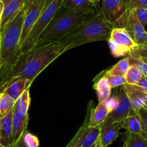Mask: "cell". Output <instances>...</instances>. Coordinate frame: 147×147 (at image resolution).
<instances>
[{"label": "cell", "mask_w": 147, "mask_h": 147, "mask_svg": "<svg viewBox=\"0 0 147 147\" xmlns=\"http://www.w3.org/2000/svg\"><path fill=\"white\" fill-rule=\"evenodd\" d=\"M108 78V83L112 88L120 87L126 84L125 78L122 76H105Z\"/></svg>", "instance_id": "cell-32"}, {"label": "cell", "mask_w": 147, "mask_h": 147, "mask_svg": "<svg viewBox=\"0 0 147 147\" xmlns=\"http://www.w3.org/2000/svg\"><path fill=\"white\" fill-rule=\"evenodd\" d=\"M112 28V24L104 19L100 11H96L80 25L56 42L68 47L69 50L92 42L108 41Z\"/></svg>", "instance_id": "cell-2"}, {"label": "cell", "mask_w": 147, "mask_h": 147, "mask_svg": "<svg viewBox=\"0 0 147 147\" xmlns=\"http://www.w3.org/2000/svg\"><path fill=\"white\" fill-rule=\"evenodd\" d=\"M110 113L105 106V102L99 103L95 109H92L89 118V127H97L106 121Z\"/></svg>", "instance_id": "cell-17"}, {"label": "cell", "mask_w": 147, "mask_h": 147, "mask_svg": "<svg viewBox=\"0 0 147 147\" xmlns=\"http://www.w3.org/2000/svg\"><path fill=\"white\" fill-rule=\"evenodd\" d=\"M1 1H2V2H3V3H4V2H5V1H8V0H1Z\"/></svg>", "instance_id": "cell-42"}, {"label": "cell", "mask_w": 147, "mask_h": 147, "mask_svg": "<svg viewBox=\"0 0 147 147\" xmlns=\"http://www.w3.org/2000/svg\"><path fill=\"white\" fill-rule=\"evenodd\" d=\"M46 1V0H27L26 1V10L20 42V48L37 22Z\"/></svg>", "instance_id": "cell-9"}, {"label": "cell", "mask_w": 147, "mask_h": 147, "mask_svg": "<svg viewBox=\"0 0 147 147\" xmlns=\"http://www.w3.org/2000/svg\"><path fill=\"white\" fill-rule=\"evenodd\" d=\"M123 128L122 122H104L100 126L99 141L103 147H108L116 140Z\"/></svg>", "instance_id": "cell-12"}, {"label": "cell", "mask_w": 147, "mask_h": 147, "mask_svg": "<svg viewBox=\"0 0 147 147\" xmlns=\"http://www.w3.org/2000/svg\"><path fill=\"white\" fill-rule=\"evenodd\" d=\"M92 102L88 104L87 111L84 123L73 139L66 147H91L96 144L100 134V126L89 127V118L92 111Z\"/></svg>", "instance_id": "cell-7"}, {"label": "cell", "mask_w": 147, "mask_h": 147, "mask_svg": "<svg viewBox=\"0 0 147 147\" xmlns=\"http://www.w3.org/2000/svg\"><path fill=\"white\" fill-rule=\"evenodd\" d=\"M63 0H46L37 22L20 48V53H25L35 46L39 37L61 9Z\"/></svg>", "instance_id": "cell-5"}, {"label": "cell", "mask_w": 147, "mask_h": 147, "mask_svg": "<svg viewBox=\"0 0 147 147\" xmlns=\"http://www.w3.org/2000/svg\"><path fill=\"white\" fill-rule=\"evenodd\" d=\"M141 60H143L144 62H145V63H147V59H141Z\"/></svg>", "instance_id": "cell-41"}, {"label": "cell", "mask_w": 147, "mask_h": 147, "mask_svg": "<svg viewBox=\"0 0 147 147\" xmlns=\"http://www.w3.org/2000/svg\"><path fill=\"white\" fill-rule=\"evenodd\" d=\"M105 103L109 113H112V111H114L118 108V105L120 103L119 95L115 93V94L113 95V96H110L109 98L105 100Z\"/></svg>", "instance_id": "cell-29"}, {"label": "cell", "mask_w": 147, "mask_h": 147, "mask_svg": "<svg viewBox=\"0 0 147 147\" xmlns=\"http://www.w3.org/2000/svg\"><path fill=\"white\" fill-rule=\"evenodd\" d=\"M143 77L144 76L141 74V72L135 66H130L128 72L125 76L126 84L137 85Z\"/></svg>", "instance_id": "cell-26"}, {"label": "cell", "mask_w": 147, "mask_h": 147, "mask_svg": "<svg viewBox=\"0 0 147 147\" xmlns=\"http://www.w3.org/2000/svg\"><path fill=\"white\" fill-rule=\"evenodd\" d=\"M16 101L7 93H0V119L8 115L14 110Z\"/></svg>", "instance_id": "cell-23"}, {"label": "cell", "mask_w": 147, "mask_h": 147, "mask_svg": "<svg viewBox=\"0 0 147 147\" xmlns=\"http://www.w3.org/2000/svg\"><path fill=\"white\" fill-rule=\"evenodd\" d=\"M122 147H147V139L142 134L127 132Z\"/></svg>", "instance_id": "cell-24"}, {"label": "cell", "mask_w": 147, "mask_h": 147, "mask_svg": "<svg viewBox=\"0 0 147 147\" xmlns=\"http://www.w3.org/2000/svg\"><path fill=\"white\" fill-rule=\"evenodd\" d=\"M28 119V114L23 115L16 111L14 109L13 110L12 137L11 145L17 143L24 134V132L27 131Z\"/></svg>", "instance_id": "cell-15"}, {"label": "cell", "mask_w": 147, "mask_h": 147, "mask_svg": "<svg viewBox=\"0 0 147 147\" xmlns=\"http://www.w3.org/2000/svg\"><path fill=\"white\" fill-rule=\"evenodd\" d=\"M100 12L105 20L114 24L124 15L127 11L123 0H102Z\"/></svg>", "instance_id": "cell-10"}, {"label": "cell", "mask_w": 147, "mask_h": 147, "mask_svg": "<svg viewBox=\"0 0 147 147\" xmlns=\"http://www.w3.org/2000/svg\"><path fill=\"white\" fill-rule=\"evenodd\" d=\"M110 53L114 57H120L129 55L138 46L124 28L113 27L108 40Z\"/></svg>", "instance_id": "cell-6"}, {"label": "cell", "mask_w": 147, "mask_h": 147, "mask_svg": "<svg viewBox=\"0 0 147 147\" xmlns=\"http://www.w3.org/2000/svg\"><path fill=\"white\" fill-rule=\"evenodd\" d=\"M124 129H126L127 132L132 134H141L143 132L142 124L141 119L137 112L133 110L122 121Z\"/></svg>", "instance_id": "cell-21"}, {"label": "cell", "mask_w": 147, "mask_h": 147, "mask_svg": "<svg viewBox=\"0 0 147 147\" xmlns=\"http://www.w3.org/2000/svg\"><path fill=\"white\" fill-rule=\"evenodd\" d=\"M125 92L130 100L131 109L137 112L144 108L147 100V94L135 85H124Z\"/></svg>", "instance_id": "cell-13"}, {"label": "cell", "mask_w": 147, "mask_h": 147, "mask_svg": "<svg viewBox=\"0 0 147 147\" xmlns=\"http://www.w3.org/2000/svg\"><path fill=\"white\" fill-rule=\"evenodd\" d=\"M135 17H137L142 25L145 27L147 25V9L137 8L133 9Z\"/></svg>", "instance_id": "cell-34"}, {"label": "cell", "mask_w": 147, "mask_h": 147, "mask_svg": "<svg viewBox=\"0 0 147 147\" xmlns=\"http://www.w3.org/2000/svg\"><path fill=\"white\" fill-rule=\"evenodd\" d=\"M25 10L26 4L12 20L0 28V79L20 55V42Z\"/></svg>", "instance_id": "cell-3"}, {"label": "cell", "mask_w": 147, "mask_h": 147, "mask_svg": "<svg viewBox=\"0 0 147 147\" xmlns=\"http://www.w3.org/2000/svg\"><path fill=\"white\" fill-rule=\"evenodd\" d=\"M113 27L124 28L138 45H144L147 40V32L133 10L127 9L124 15L115 23Z\"/></svg>", "instance_id": "cell-8"}, {"label": "cell", "mask_w": 147, "mask_h": 147, "mask_svg": "<svg viewBox=\"0 0 147 147\" xmlns=\"http://www.w3.org/2000/svg\"><path fill=\"white\" fill-rule=\"evenodd\" d=\"M128 55L138 59H147V46L138 45Z\"/></svg>", "instance_id": "cell-30"}, {"label": "cell", "mask_w": 147, "mask_h": 147, "mask_svg": "<svg viewBox=\"0 0 147 147\" xmlns=\"http://www.w3.org/2000/svg\"><path fill=\"white\" fill-rule=\"evenodd\" d=\"M95 147H103L100 143V141H99V139H98V140L97 141L96 144H95Z\"/></svg>", "instance_id": "cell-38"}, {"label": "cell", "mask_w": 147, "mask_h": 147, "mask_svg": "<svg viewBox=\"0 0 147 147\" xmlns=\"http://www.w3.org/2000/svg\"><path fill=\"white\" fill-rule=\"evenodd\" d=\"M128 10L137 8L147 9V0H123Z\"/></svg>", "instance_id": "cell-31"}, {"label": "cell", "mask_w": 147, "mask_h": 147, "mask_svg": "<svg viewBox=\"0 0 147 147\" xmlns=\"http://www.w3.org/2000/svg\"><path fill=\"white\" fill-rule=\"evenodd\" d=\"M144 109H146V110H147V100H146V103H145V106H144Z\"/></svg>", "instance_id": "cell-40"}, {"label": "cell", "mask_w": 147, "mask_h": 147, "mask_svg": "<svg viewBox=\"0 0 147 147\" xmlns=\"http://www.w3.org/2000/svg\"><path fill=\"white\" fill-rule=\"evenodd\" d=\"M3 10H4V3L0 0V24H1V18H2Z\"/></svg>", "instance_id": "cell-37"}, {"label": "cell", "mask_w": 147, "mask_h": 147, "mask_svg": "<svg viewBox=\"0 0 147 147\" xmlns=\"http://www.w3.org/2000/svg\"><path fill=\"white\" fill-rule=\"evenodd\" d=\"M116 93L120 96V103L118 108L110 113L105 122H122L133 111L124 86H120Z\"/></svg>", "instance_id": "cell-11"}, {"label": "cell", "mask_w": 147, "mask_h": 147, "mask_svg": "<svg viewBox=\"0 0 147 147\" xmlns=\"http://www.w3.org/2000/svg\"><path fill=\"white\" fill-rule=\"evenodd\" d=\"M30 104V96L28 90H25L16 100L14 109L16 111L23 115L28 114L29 107Z\"/></svg>", "instance_id": "cell-25"}, {"label": "cell", "mask_w": 147, "mask_h": 147, "mask_svg": "<svg viewBox=\"0 0 147 147\" xmlns=\"http://www.w3.org/2000/svg\"><path fill=\"white\" fill-rule=\"evenodd\" d=\"M95 145H94V146H91V147H95Z\"/></svg>", "instance_id": "cell-45"}, {"label": "cell", "mask_w": 147, "mask_h": 147, "mask_svg": "<svg viewBox=\"0 0 147 147\" xmlns=\"http://www.w3.org/2000/svg\"><path fill=\"white\" fill-rule=\"evenodd\" d=\"M0 147H5V146H3V145L0 144Z\"/></svg>", "instance_id": "cell-43"}, {"label": "cell", "mask_w": 147, "mask_h": 147, "mask_svg": "<svg viewBox=\"0 0 147 147\" xmlns=\"http://www.w3.org/2000/svg\"><path fill=\"white\" fill-rule=\"evenodd\" d=\"M68 50V47L54 42L20 53L0 79V93L17 80L27 79L33 82L47 66Z\"/></svg>", "instance_id": "cell-1"}, {"label": "cell", "mask_w": 147, "mask_h": 147, "mask_svg": "<svg viewBox=\"0 0 147 147\" xmlns=\"http://www.w3.org/2000/svg\"><path fill=\"white\" fill-rule=\"evenodd\" d=\"M27 0H8L4 3L2 18L0 28L12 20L24 8Z\"/></svg>", "instance_id": "cell-14"}, {"label": "cell", "mask_w": 147, "mask_h": 147, "mask_svg": "<svg viewBox=\"0 0 147 147\" xmlns=\"http://www.w3.org/2000/svg\"><path fill=\"white\" fill-rule=\"evenodd\" d=\"M92 2L94 3V4H97V3L100 2V1H102V0H92Z\"/></svg>", "instance_id": "cell-39"}, {"label": "cell", "mask_w": 147, "mask_h": 147, "mask_svg": "<svg viewBox=\"0 0 147 147\" xmlns=\"http://www.w3.org/2000/svg\"><path fill=\"white\" fill-rule=\"evenodd\" d=\"M93 88L96 90L99 103H103L110 97L112 88L110 86L108 78L105 75L95 80Z\"/></svg>", "instance_id": "cell-19"}, {"label": "cell", "mask_w": 147, "mask_h": 147, "mask_svg": "<svg viewBox=\"0 0 147 147\" xmlns=\"http://www.w3.org/2000/svg\"><path fill=\"white\" fill-rule=\"evenodd\" d=\"M22 139L27 147H39L40 145L38 138L27 131H26L22 135Z\"/></svg>", "instance_id": "cell-28"}, {"label": "cell", "mask_w": 147, "mask_h": 147, "mask_svg": "<svg viewBox=\"0 0 147 147\" xmlns=\"http://www.w3.org/2000/svg\"><path fill=\"white\" fill-rule=\"evenodd\" d=\"M61 7L76 11H96V4L92 0H63Z\"/></svg>", "instance_id": "cell-20"}, {"label": "cell", "mask_w": 147, "mask_h": 147, "mask_svg": "<svg viewBox=\"0 0 147 147\" xmlns=\"http://www.w3.org/2000/svg\"><path fill=\"white\" fill-rule=\"evenodd\" d=\"M13 111L8 115L0 119V144L10 147L12 137Z\"/></svg>", "instance_id": "cell-16"}, {"label": "cell", "mask_w": 147, "mask_h": 147, "mask_svg": "<svg viewBox=\"0 0 147 147\" xmlns=\"http://www.w3.org/2000/svg\"><path fill=\"white\" fill-rule=\"evenodd\" d=\"M10 147H27V146H26L25 144H24V142H23L22 136V137L20 139V140H19L17 143L10 145Z\"/></svg>", "instance_id": "cell-36"}, {"label": "cell", "mask_w": 147, "mask_h": 147, "mask_svg": "<svg viewBox=\"0 0 147 147\" xmlns=\"http://www.w3.org/2000/svg\"><path fill=\"white\" fill-rule=\"evenodd\" d=\"M144 45H146L147 46V40H146V44Z\"/></svg>", "instance_id": "cell-44"}, {"label": "cell", "mask_w": 147, "mask_h": 147, "mask_svg": "<svg viewBox=\"0 0 147 147\" xmlns=\"http://www.w3.org/2000/svg\"><path fill=\"white\" fill-rule=\"evenodd\" d=\"M97 11V10H96ZM76 11L61 7L39 37L35 46L54 42L80 25L95 11Z\"/></svg>", "instance_id": "cell-4"}, {"label": "cell", "mask_w": 147, "mask_h": 147, "mask_svg": "<svg viewBox=\"0 0 147 147\" xmlns=\"http://www.w3.org/2000/svg\"><path fill=\"white\" fill-rule=\"evenodd\" d=\"M129 67V60H128V57H126L120 60V61H118L110 69L107 70L104 73V75L105 76H115L125 77V74L128 72Z\"/></svg>", "instance_id": "cell-22"}, {"label": "cell", "mask_w": 147, "mask_h": 147, "mask_svg": "<svg viewBox=\"0 0 147 147\" xmlns=\"http://www.w3.org/2000/svg\"><path fill=\"white\" fill-rule=\"evenodd\" d=\"M135 86H138L140 88L142 89L144 92L147 94V78L143 77L139 83Z\"/></svg>", "instance_id": "cell-35"}, {"label": "cell", "mask_w": 147, "mask_h": 147, "mask_svg": "<svg viewBox=\"0 0 147 147\" xmlns=\"http://www.w3.org/2000/svg\"><path fill=\"white\" fill-rule=\"evenodd\" d=\"M137 113L139 116L142 124L143 132L141 134L147 139V110L143 108L141 110L137 111Z\"/></svg>", "instance_id": "cell-33"}, {"label": "cell", "mask_w": 147, "mask_h": 147, "mask_svg": "<svg viewBox=\"0 0 147 147\" xmlns=\"http://www.w3.org/2000/svg\"><path fill=\"white\" fill-rule=\"evenodd\" d=\"M130 66H135L141 73L144 77L147 78V63L143 60L128 55Z\"/></svg>", "instance_id": "cell-27"}, {"label": "cell", "mask_w": 147, "mask_h": 147, "mask_svg": "<svg viewBox=\"0 0 147 147\" xmlns=\"http://www.w3.org/2000/svg\"><path fill=\"white\" fill-rule=\"evenodd\" d=\"M33 82L27 79L17 80L14 83H11L9 86H7L3 92L7 93L8 96L12 98L14 100H17V98L24 93L25 90L30 88V86Z\"/></svg>", "instance_id": "cell-18"}]
</instances>
